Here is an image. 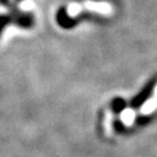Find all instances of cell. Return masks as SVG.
Instances as JSON below:
<instances>
[{
    "label": "cell",
    "instance_id": "6da1fadb",
    "mask_svg": "<svg viewBox=\"0 0 157 157\" xmlns=\"http://www.w3.org/2000/svg\"><path fill=\"white\" fill-rule=\"evenodd\" d=\"M132 120H134V113L130 111V110H126V111L123 114V121H124L125 124H130Z\"/></svg>",
    "mask_w": 157,
    "mask_h": 157
}]
</instances>
